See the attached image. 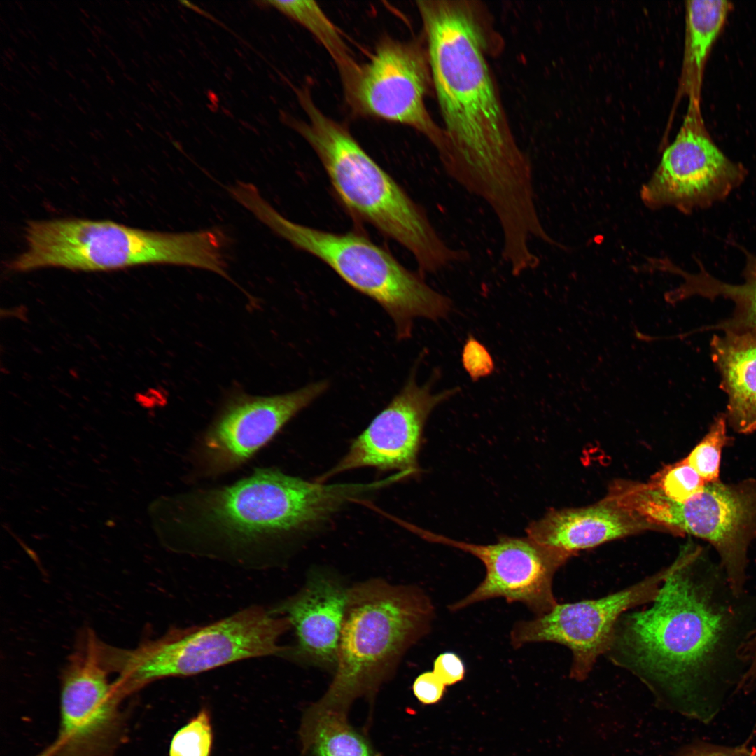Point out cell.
I'll return each mask as SVG.
<instances>
[{"instance_id":"6da1fadb","label":"cell","mask_w":756,"mask_h":756,"mask_svg":"<svg viewBox=\"0 0 756 756\" xmlns=\"http://www.w3.org/2000/svg\"><path fill=\"white\" fill-rule=\"evenodd\" d=\"M649 606L623 614L605 657L659 705L708 722L741 689L756 598L732 589L719 561L689 542Z\"/></svg>"},{"instance_id":"7a4b0ae2","label":"cell","mask_w":756,"mask_h":756,"mask_svg":"<svg viewBox=\"0 0 756 756\" xmlns=\"http://www.w3.org/2000/svg\"><path fill=\"white\" fill-rule=\"evenodd\" d=\"M444 139L439 155L447 175L470 193L496 195L532 171L517 144L487 55L499 48L482 3L416 1Z\"/></svg>"},{"instance_id":"3957f363","label":"cell","mask_w":756,"mask_h":756,"mask_svg":"<svg viewBox=\"0 0 756 756\" xmlns=\"http://www.w3.org/2000/svg\"><path fill=\"white\" fill-rule=\"evenodd\" d=\"M307 121L289 123L318 157L332 187L354 216L405 248L419 272L436 273L470 254L449 246L432 225L425 209L367 152L343 125L326 115L307 89L297 91Z\"/></svg>"},{"instance_id":"277c9868","label":"cell","mask_w":756,"mask_h":756,"mask_svg":"<svg viewBox=\"0 0 756 756\" xmlns=\"http://www.w3.org/2000/svg\"><path fill=\"white\" fill-rule=\"evenodd\" d=\"M24 237L27 247L10 262L13 270L103 271L167 264L227 274L225 239L218 230L161 232L109 220L65 218L29 222Z\"/></svg>"},{"instance_id":"5b68a950","label":"cell","mask_w":756,"mask_h":756,"mask_svg":"<svg viewBox=\"0 0 756 756\" xmlns=\"http://www.w3.org/2000/svg\"><path fill=\"white\" fill-rule=\"evenodd\" d=\"M434 616L431 599L414 586L376 579L349 588L334 678L316 702L348 713L357 699L373 696Z\"/></svg>"},{"instance_id":"8992f818","label":"cell","mask_w":756,"mask_h":756,"mask_svg":"<svg viewBox=\"0 0 756 756\" xmlns=\"http://www.w3.org/2000/svg\"><path fill=\"white\" fill-rule=\"evenodd\" d=\"M242 205L276 234L328 265L349 286L378 303L392 319L398 340L411 336L414 319L433 321L450 312L451 300L389 251L354 232L337 233L294 223L262 198L247 192Z\"/></svg>"},{"instance_id":"52a82bcc","label":"cell","mask_w":756,"mask_h":756,"mask_svg":"<svg viewBox=\"0 0 756 756\" xmlns=\"http://www.w3.org/2000/svg\"><path fill=\"white\" fill-rule=\"evenodd\" d=\"M367 483L324 484L264 469L209 493L196 526L235 546L307 529L367 495Z\"/></svg>"},{"instance_id":"ba28073f","label":"cell","mask_w":756,"mask_h":756,"mask_svg":"<svg viewBox=\"0 0 756 756\" xmlns=\"http://www.w3.org/2000/svg\"><path fill=\"white\" fill-rule=\"evenodd\" d=\"M291 626L287 617L253 606L206 625L172 628L132 649L112 647L115 681L124 695L160 679L286 654L289 648L280 646L279 640Z\"/></svg>"},{"instance_id":"9c48e42d","label":"cell","mask_w":756,"mask_h":756,"mask_svg":"<svg viewBox=\"0 0 756 756\" xmlns=\"http://www.w3.org/2000/svg\"><path fill=\"white\" fill-rule=\"evenodd\" d=\"M624 493V504L634 512L708 542L734 592H748V552L756 540V479L707 483L683 503L655 486H634Z\"/></svg>"},{"instance_id":"30bf717a","label":"cell","mask_w":756,"mask_h":756,"mask_svg":"<svg viewBox=\"0 0 756 756\" xmlns=\"http://www.w3.org/2000/svg\"><path fill=\"white\" fill-rule=\"evenodd\" d=\"M747 175L727 158L710 136L700 103L689 101L682 123L659 164L640 190L650 209L671 206L683 214L724 200Z\"/></svg>"},{"instance_id":"8fae6325","label":"cell","mask_w":756,"mask_h":756,"mask_svg":"<svg viewBox=\"0 0 756 756\" xmlns=\"http://www.w3.org/2000/svg\"><path fill=\"white\" fill-rule=\"evenodd\" d=\"M430 85L426 47L416 41L385 38L344 89L348 102L359 113L414 128L439 155L444 146L443 131L425 104Z\"/></svg>"},{"instance_id":"7c38bea8","label":"cell","mask_w":756,"mask_h":756,"mask_svg":"<svg viewBox=\"0 0 756 756\" xmlns=\"http://www.w3.org/2000/svg\"><path fill=\"white\" fill-rule=\"evenodd\" d=\"M668 572L669 566L606 596L558 603L545 615L517 622L510 631V644L516 649L532 643L564 645L572 655L570 677L582 681L607 652L620 617L651 603Z\"/></svg>"},{"instance_id":"4fadbf2b","label":"cell","mask_w":756,"mask_h":756,"mask_svg":"<svg viewBox=\"0 0 756 756\" xmlns=\"http://www.w3.org/2000/svg\"><path fill=\"white\" fill-rule=\"evenodd\" d=\"M412 531L432 542L457 548L479 559L484 564V580L469 594L449 605L451 612L496 598L526 606L536 617L557 604L553 591L554 575L570 555L539 545L529 538L503 536L490 545L458 541L410 526Z\"/></svg>"},{"instance_id":"5bb4252c","label":"cell","mask_w":756,"mask_h":756,"mask_svg":"<svg viewBox=\"0 0 756 756\" xmlns=\"http://www.w3.org/2000/svg\"><path fill=\"white\" fill-rule=\"evenodd\" d=\"M438 373V372H437ZM419 386L416 368L386 407L352 442L347 453L316 482L363 467L415 474L425 423L433 409L454 396L458 388L432 392L434 377Z\"/></svg>"},{"instance_id":"9a60e30c","label":"cell","mask_w":756,"mask_h":756,"mask_svg":"<svg viewBox=\"0 0 756 756\" xmlns=\"http://www.w3.org/2000/svg\"><path fill=\"white\" fill-rule=\"evenodd\" d=\"M109 645L84 627L62 674L59 743L73 748L92 741L110 727L122 694L111 681Z\"/></svg>"},{"instance_id":"2e32d148","label":"cell","mask_w":756,"mask_h":756,"mask_svg":"<svg viewBox=\"0 0 756 756\" xmlns=\"http://www.w3.org/2000/svg\"><path fill=\"white\" fill-rule=\"evenodd\" d=\"M328 387L329 382L323 380L284 394L233 398L206 436L205 454L209 466L221 471L239 465Z\"/></svg>"},{"instance_id":"e0dca14e","label":"cell","mask_w":756,"mask_h":756,"mask_svg":"<svg viewBox=\"0 0 756 756\" xmlns=\"http://www.w3.org/2000/svg\"><path fill=\"white\" fill-rule=\"evenodd\" d=\"M348 592L331 573L314 571L300 592L272 610L295 629L297 645L286 654L335 671Z\"/></svg>"},{"instance_id":"ac0fdd59","label":"cell","mask_w":756,"mask_h":756,"mask_svg":"<svg viewBox=\"0 0 756 756\" xmlns=\"http://www.w3.org/2000/svg\"><path fill=\"white\" fill-rule=\"evenodd\" d=\"M629 510L616 500L581 509L553 510L528 525L527 537L571 556L645 526Z\"/></svg>"},{"instance_id":"d6986e66","label":"cell","mask_w":756,"mask_h":756,"mask_svg":"<svg viewBox=\"0 0 756 756\" xmlns=\"http://www.w3.org/2000/svg\"><path fill=\"white\" fill-rule=\"evenodd\" d=\"M710 341L711 357L728 398L724 413L737 433L756 432V329H727Z\"/></svg>"},{"instance_id":"ffe728a7","label":"cell","mask_w":756,"mask_h":756,"mask_svg":"<svg viewBox=\"0 0 756 756\" xmlns=\"http://www.w3.org/2000/svg\"><path fill=\"white\" fill-rule=\"evenodd\" d=\"M732 9V3L726 0L685 1V43L678 95L700 103L706 62Z\"/></svg>"},{"instance_id":"44dd1931","label":"cell","mask_w":756,"mask_h":756,"mask_svg":"<svg viewBox=\"0 0 756 756\" xmlns=\"http://www.w3.org/2000/svg\"><path fill=\"white\" fill-rule=\"evenodd\" d=\"M299 737L304 756H377L370 741L351 724L348 713L316 702L303 715Z\"/></svg>"},{"instance_id":"7402d4cb","label":"cell","mask_w":756,"mask_h":756,"mask_svg":"<svg viewBox=\"0 0 756 756\" xmlns=\"http://www.w3.org/2000/svg\"><path fill=\"white\" fill-rule=\"evenodd\" d=\"M699 271L690 273L680 271L683 282L677 287L676 295L680 300L696 295L708 299L722 297L734 302V309L730 318L709 328L756 329V253H749L743 270V281L731 284L717 279L710 274L700 262Z\"/></svg>"},{"instance_id":"603a6c76","label":"cell","mask_w":756,"mask_h":756,"mask_svg":"<svg viewBox=\"0 0 756 756\" xmlns=\"http://www.w3.org/2000/svg\"><path fill=\"white\" fill-rule=\"evenodd\" d=\"M304 28L323 46L335 62L343 85L357 74L360 65L340 31L315 1L306 0L266 1Z\"/></svg>"},{"instance_id":"cb8c5ba5","label":"cell","mask_w":756,"mask_h":756,"mask_svg":"<svg viewBox=\"0 0 756 756\" xmlns=\"http://www.w3.org/2000/svg\"><path fill=\"white\" fill-rule=\"evenodd\" d=\"M727 424L724 413L716 416L708 432L685 458L706 483L720 480L722 451L728 442Z\"/></svg>"},{"instance_id":"d4e9b609","label":"cell","mask_w":756,"mask_h":756,"mask_svg":"<svg viewBox=\"0 0 756 756\" xmlns=\"http://www.w3.org/2000/svg\"><path fill=\"white\" fill-rule=\"evenodd\" d=\"M211 744L210 715L203 709L174 735L169 756H209Z\"/></svg>"},{"instance_id":"484cf974","label":"cell","mask_w":756,"mask_h":756,"mask_svg":"<svg viewBox=\"0 0 756 756\" xmlns=\"http://www.w3.org/2000/svg\"><path fill=\"white\" fill-rule=\"evenodd\" d=\"M706 484L684 459L666 471L657 486L670 499L683 503L702 491Z\"/></svg>"},{"instance_id":"4316f807","label":"cell","mask_w":756,"mask_h":756,"mask_svg":"<svg viewBox=\"0 0 756 756\" xmlns=\"http://www.w3.org/2000/svg\"><path fill=\"white\" fill-rule=\"evenodd\" d=\"M462 363L473 381L491 374L494 369L493 360L489 352L472 336H469L464 344Z\"/></svg>"},{"instance_id":"83f0119b","label":"cell","mask_w":756,"mask_h":756,"mask_svg":"<svg viewBox=\"0 0 756 756\" xmlns=\"http://www.w3.org/2000/svg\"><path fill=\"white\" fill-rule=\"evenodd\" d=\"M678 756H756V746H726L698 742L684 747Z\"/></svg>"},{"instance_id":"f1b7e54d","label":"cell","mask_w":756,"mask_h":756,"mask_svg":"<svg viewBox=\"0 0 756 756\" xmlns=\"http://www.w3.org/2000/svg\"><path fill=\"white\" fill-rule=\"evenodd\" d=\"M433 671L446 686L452 685L464 678L465 666L457 654L445 652L434 660Z\"/></svg>"},{"instance_id":"f546056e","label":"cell","mask_w":756,"mask_h":756,"mask_svg":"<svg viewBox=\"0 0 756 756\" xmlns=\"http://www.w3.org/2000/svg\"><path fill=\"white\" fill-rule=\"evenodd\" d=\"M446 685L433 671L420 674L414 680L412 690L416 699L424 704H433L443 696Z\"/></svg>"},{"instance_id":"4dcf8cb0","label":"cell","mask_w":756,"mask_h":756,"mask_svg":"<svg viewBox=\"0 0 756 756\" xmlns=\"http://www.w3.org/2000/svg\"><path fill=\"white\" fill-rule=\"evenodd\" d=\"M747 668L743 678V687L746 685H756V629L746 645Z\"/></svg>"},{"instance_id":"1f68e13d","label":"cell","mask_w":756,"mask_h":756,"mask_svg":"<svg viewBox=\"0 0 756 756\" xmlns=\"http://www.w3.org/2000/svg\"><path fill=\"white\" fill-rule=\"evenodd\" d=\"M117 61H118V65H119V66H120L121 68H122V69H125V66H124V64H123L122 63V62H121V61H120V59H119L118 58L117 59Z\"/></svg>"},{"instance_id":"d6a6232c","label":"cell","mask_w":756,"mask_h":756,"mask_svg":"<svg viewBox=\"0 0 756 756\" xmlns=\"http://www.w3.org/2000/svg\"><path fill=\"white\" fill-rule=\"evenodd\" d=\"M106 79H107V80H108V82H109V83H110L111 84H112V85H113V84H114V81H113V79H112V78H110V77H109L108 76H106Z\"/></svg>"},{"instance_id":"836d02e7","label":"cell","mask_w":756,"mask_h":756,"mask_svg":"<svg viewBox=\"0 0 756 756\" xmlns=\"http://www.w3.org/2000/svg\"><path fill=\"white\" fill-rule=\"evenodd\" d=\"M66 73H67V74H69V76H70L71 77H72L73 78H75V77H74V76L73 74H71L70 71H69L66 70Z\"/></svg>"},{"instance_id":"e575fe53","label":"cell","mask_w":756,"mask_h":756,"mask_svg":"<svg viewBox=\"0 0 756 756\" xmlns=\"http://www.w3.org/2000/svg\"><path fill=\"white\" fill-rule=\"evenodd\" d=\"M82 82H83V83H85V86H86V87H87L88 88H90V85H88V83H86V81H85V80H83V79H82Z\"/></svg>"},{"instance_id":"d590c367","label":"cell","mask_w":756,"mask_h":756,"mask_svg":"<svg viewBox=\"0 0 756 756\" xmlns=\"http://www.w3.org/2000/svg\"><path fill=\"white\" fill-rule=\"evenodd\" d=\"M88 50L93 55V57H96V55H94V53H93L92 51L90 49H88Z\"/></svg>"},{"instance_id":"8d00e7d4","label":"cell","mask_w":756,"mask_h":756,"mask_svg":"<svg viewBox=\"0 0 756 756\" xmlns=\"http://www.w3.org/2000/svg\"><path fill=\"white\" fill-rule=\"evenodd\" d=\"M80 10H81V11H82V12L83 13V14H85V16H86L87 18H89V17H88V14H87V13H86L85 12V10H83V9H80Z\"/></svg>"},{"instance_id":"74e56055","label":"cell","mask_w":756,"mask_h":756,"mask_svg":"<svg viewBox=\"0 0 756 756\" xmlns=\"http://www.w3.org/2000/svg\"><path fill=\"white\" fill-rule=\"evenodd\" d=\"M106 115H108V117H109L110 118H113V116H111V115H110V114H109V113H108V112H106Z\"/></svg>"},{"instance_id":"f35d334b","label":"cell","mask_w":756,"mask_h":756,"mask_svg":"<svg viewBox=\"0 0 756 756\" xmlns=\"http://www.w3.org/2000/svg\"><path fill=\"white\" fill-rule=\"evenodd\" d=\"M47 755H48V752H45V754H41L39 756H47Z\"/></svg>"},{"instance_id":"ab89813d","label":"cell","mask_w":756,"mask_h":756,"mask_svg":"<svg viewBox=\"0 0 756 756\" xmlns=\"http://www.w3.org/2000/svg\"><path fill=\"white\" fill-rule=\"evenodd\" d=\"M78 108H80V110H81V111H83V113H85V111H84V110H83V108H81V107H80V106H78Z\"/></svg>"}]
</instances>
